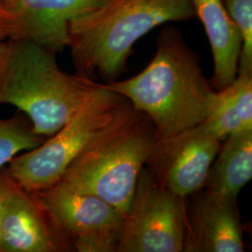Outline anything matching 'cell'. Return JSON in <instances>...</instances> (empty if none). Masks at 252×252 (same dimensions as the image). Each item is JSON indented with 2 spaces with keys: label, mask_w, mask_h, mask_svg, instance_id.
Masks as SVG:
<instances>
[{
  "label": "cell",
  "mask_w": 252,
  "mask_h": 252,
  "mask_svg": "<svg viewBox=\"0 0 252 252\" xmlns=\"http://www.w3.org/2000/svg\"><path fill=\"white\" fill-rule=\"evenodd\" d=\"M5 40H7V37L5 36V34L3 33V31L0 29V48H1L2 43H3Z\"/></svg>",
  "instance_id": "d6986e66"
},
{
  "label": "cell",
  "mask_w": 252,
  "mask_h": 252,
  "mask_svg": "<svg viewBox=\"0 0 252 252\" xmlns=\"http://www.w3.org/2000/svg\"><path fill=\"white\" fill-rule=\"evenodd\" d=\"M186 199L173 193L150 168L140 172L116 252H182Z\"/></svg>",
  "instance_id": "8992f818"
},
{
  "label": "cell",
  "mask_w": 252,
  "mask_h": 252,
  "mask_svg": "<svg viewBox=\"0 0 252 252\" xmlns=\"http://www.w3.org/2000/svg\"><path fill=\"white\" fill-rule=\"evenodd\" d=\"M128 100L104 83L56 133L7 164L19 186L34 192L57 183L91 140L108 126Z\"/></svg>",
  "instance_id": "5b68a950"
},
{
  "label": "cell",
  "mask_w": 252,
  "mask_h": 252,
  "mask_svg": "<svg viewBox=\"0 0 252 252\" xmlns=\"http://www.w3.org/2000/svg\"><path fill=\"white\" fill-rule=\"evenodd\" d=\"M231 102L246 130H252V75L237 74L226 88Z\"/></svg>",
  "instance_id": "e0dca14e"
},
{
  "label": "cell",
  "mask_w": 252,
  "mask_h": 252,
  "mask_svg": "<svg viewBox=\"0 0 252 252\" xmlns=\"http://www.w3.org/2000/svg\"><path fill=\"white\" fill-rule=\"evenodd\" d=\"M211 165L205 187L209 193L231 201L252 178V130L230 135Z\"/></svg>",
  "instance_id": "4fadbf2b"
},
{
  "label": "cell",
  "mask_w": 252,
  "mask_h": 252,
  "mask_svg": "<svg viewBox=\"0 0 252 252\" xmlns=\"http://www.w3.org/2000/svg\"><path fill=\"white\" fill-rule=\"evenodd\" d=\"M221 142L199 125L158 142L150 169L163 187L187 199L205 187Z\"/></svg>",
  "instance_id": "9c48e42d"
},
{
  "label": "cell",
  "mask_w": 252,
  "mask_h": 252,
  "mask_svg": "<svg viewBox=\"0 0 252 252\" xmlns=\"http://www.w3.org/2000/svg\"><path fill=\"white\" fill-rule=\"evenodd\" d=\"M78 252H116L125 215L98 196L58 181L33 192Z\"/></svg>",
  "instance_id": "52a82bcc"
},
{
  "label": "cell",
  "mask_w": 252,
  "mask_h": 252,
  "mask_svg": "<svg viewBox=\"0 0 252 252\" xmlns=\"http://www.w3.org/2000/svg\"><path fill=\"white\" fill-rule=\"evenodd\" d=\"M193 18L191 0H104L70 22L67 48L78 74L109 83L127 70L141 37L166 23Z\"/></svg>",
  "instance_id": "7a4b0ae2"
},
{
  "label": "cell",
  "mask_w": 252,
  "mask_h": 252,
  "mask_svg": "<svg viewBox=\"0 0 252 252\" xmlns=\"http://www.w3.org/2000/svg\"><path fill=\"white\" fill-rule=\"evenodd\" d=\"M186 201L183 252H244L243 225L236 201L220 198L207 190Z\"/></svg>",
  "instance_id": "8fae6325"
},
{
  "label": "cell",
  "mask_w": 252,
  "mask_h": 252,
  "mask_svg": "<svg viewBox=\"0 0 252 252\" xmlns=\"http://www.w3.org/2000/svg\"><path fill=\"white\" fill-rule=\"evenodd\" d=\"M55 53L32 42L5 40L0 48V105L24 112L36 135L50 137L103 84L63 71Z\"/></svg>",
  "instance_id": "3957f363"
},
{
  "label": "cell",
  "mask_w": 252,
  "mask_h": 252,
  "mask_svg": "<svg viewBox=\"0 0 252 252\" xmlns=\"http://www.w3.org/2000/svg\"><path fill=\"white\" fill-rule=\"evenodd\" d=\"M157 143L151 120L128 101L69 164L59 181L98 196L126 217L139 174L152 160Z\"/></svg>",
  "instance_id": "277c9868"
},
{
  "label": "cell",
  "mask_w": 252,
  "mask_h": 252,
  "mask_svg": "<svg viewBox=\"0 0 252 252\" xmlns=\"http://www.w3.org/2000/svg\"><path fill=\"white\" fill-rule=\"evenodd\" d=\"M45 139L33 132L26 115L0 118V169L19 153L35 149Z\"/></svg>",
  "instance_id": "5bb4252c"
},
{
  "label": "cell",
  "mask_w": 252,
  "mask_h": 252,
  "mask_svg": "<svg viewBox=\"0 0 252 252\" xmlns=\"http://www.w3.org/2000/svg\"><path fill=\"white\" fill-rule=\"evenodd\" d=\"M104 0H0L7 39L32 42L55 54L68 46L70 22Z\"/></svg>",
  "instance_id": "ba28073f"
},
{
  "label": "cell",
  "mask_w": 252,
  "mask_h": 252,
  "mask_svg": "<svg viewBox=\"0 0 252 252\" xmlns=\"http://www.w3.org/2000/svg\"><path fill=\"white\" fill-rule=\"evenodd\" d=\"M200 125L220 141H224L230 135L246 131L226 89L217 92L213 107Z\"/></svg>",
  "instance_id": "9a60e30c"
},
{
  "label": "cell",
  "mask_w": 252,
  "mask_h": 252,
  "mask_svg": "<svg viewBox=\"0 0 252 252\" xmlns=\"http://www.w3.org/2000/svg\"><path fill=\"white\" fill-rule=\"evenodd\" d=\"M74 252L72 246L36 195L17 187L4 210L0 252Z\"/></svg>",
  "instance_id": "30bf717a"
},
{
  "label": "cell",
  "mask_w": 252,
  "mask_h": 252,
  "mask_svg": "<svg viewBox=\"0 0 252 252\" xmlns=\"http://www.w3.org/2000/svg\"><path fill=\"white\" fill-rule=\"evenodd\" d=\"M195 12L206 30L213 55L214 72L210 83L214 90L229 86L237 76L241 53V37L230 17L223 0H191Z\"/></svg>",
  "instance_id": "7c38bea8"
},
{
  "label": "cell",
  "mask_w": 252,
  "mask_h": 252,
  "mask_svg": "<svg viewBox=\"0 0 252 252\" xmlns=\"http://www.w3.org/2000/svg\"><path fill=\"white\" fill-rule=\"evenodd\" d=\"M106 84L151 120L158 142L199 126L217 96L202 70L198 54L180 30L170 26L158 35L155 54L141 72Z\"/></svg>",
  "instance_id": "6da1fadb"
},
{
  "label": "cell",
  "mask_w": 252,
  "mask_h": 252,
  "mask_svg": "<svg viewBox=\"0 0 252 252\" xmlns=\"http://www.w3.org/2000/svg\"><path fill=\"white\" fill-rule=\"evenodd\" d=\"M18 183L9 174L7 165L0 169V233L4 210L13 189L17 187Z\"/></svg>",
  "instance_id": "ac0fdd59"
},
{
  "label": "cell",
  "mask_w": 252,
  "mask_h": 252,
  "mask_svg": "<svg viewBox=\"0 0 252 252\" xmlns=\"http://www.w3.org/2000/svg\"><path fill=\"white\" fill-rule=\"evenodd\" d=\"M241 37L237 74L252 75V0H223Z\"/></svg>",
  "instance_id": "2e32d148"
}]
</instances>
